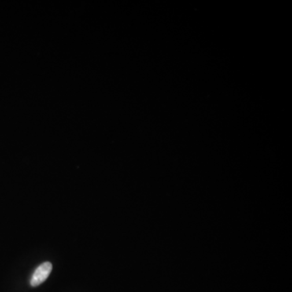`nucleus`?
Masks as SVG:
<instances>
[{"label": "nucleus", "mask_w": 292, "mask_h": 292, "mask_svg": "<svg viewBox=\"0 0 292 292\" xmlns=\"http://www.w3.org/2000/svg\"><path fill=\"white\" fill-rule=\"evenodd\" d=\"M52 271V264L50 262H44L40 264L33 274L30 285L32 286H38L47 279Z\"/></svg>", "instance_id": "1"}]
</instances>
